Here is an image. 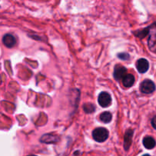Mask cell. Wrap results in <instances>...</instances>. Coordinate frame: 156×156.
Instances as JSON below:
<instances>
[{
    "instance_id": "2e32d148",
    "label": "cell",
    "mask_w": 156,
    "mask_h": 156,
    "mask_svg": "<svg viewBox=\"0 0 156 156\" xmlns=\"http://www.w3.org/2000/svg\"><path fill=\"white\" fill-rule=\"evenodd\" d=\"M28 156H36V155H28Z\"/></svg>"
},
{
    "instance_id": "4fadbf2b",
    "label": "cell",
    "mask_w": 156,
    "mask_h": 156,
    "mask_svg": "<svg viewBox=\"0 0 156 156\" xmlns=\"http://www.w3.org/2000/svg\"><path fill=\"white\" fill-rule=\"evenodd\" d=\"M118 58L123 60H127L129 59V55L126 53H121L118 54Z\"/></svg>"
},
{
    "instance_id": "8992f818",
    "label": "cell",
    "mask_w": 156,
    "mask_h": 156,
    "mask_svg": "<svg viewBox=\"0 0 156 156\" xmlns=\"http://www.w3.org/2000/svg\"><path fill=\"white\" fill-rule=\"evenodd\" d=\"M2 43L8 48H12V47H15V44H16V39L11 34H6L3 37Z\"/></svg>"
},
{
    "instance_id": "52a82bcc",
    "label": "cell",
    "mask_w": 156,
    "mask_h": 156,
    "mask_svg": "<svg viewBox=\"0 0 156 156\" xmlns=\"http://www.w3.org/2000/svg\"><path fill=\"white\" fill-rule=\"evenodd\" d=\"M136 68L137 70L140 73H145L149 70V63L147 59H140L136 62Z\"/></svg>"
},
{
    "instance_id": "ba28073f",
    "label": "cell",
    "mask_w": 156,
    "mask_h": 156,
    "mask_svg": "<svg viewBox=\"0 0 156 156\" xmlns=\"http://www.w3.org/2000/svg\"><path fill=\"white\" fill-rule=\"evenodd\" d=\"M143 146L147 149H152L155 148L156 145V142L155 139L152 138V136H146L143 139Z\"/></svg>"
},
{
    "instance_id": "9c48e42d",
    "label": "cell",
    "mask_w": 156,
    "mask_h": 156,
    "mask_svg": "<svg viewBox=\"0 0 156 156\" xmlns=\"http://www.w3.org/2000/svg\"><path fill=\"white\" fill-rule=\"evenodd\" d=\"M122 82H123V85H124L126 88H129V87L133 86L135 82V78L133 75L131 74H126V76L123 77V79H122Z\"/></svg>"
},
{
    "instance_id": "8fae6325",
    "label": "cell",
    "mask_w": 156,
    "mask_h": 156,
    "mask_svg": "<svg viewBox=\"0 0 156 156\" xmlns=\"http://www.w3.org/2000/svg\"><path fill=\"white\" fill-rule=\"evenodd\" d=\"M100 120L101 121L103 122V123H110V122L111 121V120H112V114L110 112H108V111L102 113L100 115Z\"/></svg>"
},
{
    "instance_id": "7a4b0ae2",
    "label": "cell",
    "mask_w": 156,
    "mask_h": 156,
    "mask_svg": "<svg viewBox=\"0 0 156 156\" xmlns=\"http://www.w3.org/2000/svg\"><path fill=\"white\" fill-rule=\"evenodd\" d=\"M140 90L144 94H151L155 90V85L152 81L146 79L142 82L140 85Z\"/></svg>"
},
{
    "instance_id": "5b68a950",
    "label": "cell",
    "mask_w": 156,
    "mask_h": 156,
    "mask_svg": "<svg viewBox=\"0 0 156 156\" xmlns=\"http://www.w3.org/2000/svg\"><path fill=\"white\" fill-rule=\"evenodd\" d=\"M126 69L124 66L121 65H117L114 68V77L117 80H120V79H123V77L126 75Z\"/></svg>"
},
{
    "instance_id": "277c9868",
    "label": "cell",
    "mask_w": 156,
    "mask_h": 156,
    "mask_svg": "<svg viewBox=\"0 0 156 156\" xmlns=\"http://www.w3.org/2000/svg\"><path fill=\"white\" fill-rule=\"evenodd\" d=\"M98 104L102 107V108H108L111 105L112 99H111V96L108 92H103L101 93L98 96Z\"/></svg>"
},
{
    "instance_id": "7c38bea8",
    "label": "cell",
    "mask_w": 156,
    "mask_h": 156,
    "mask_svg": "<svg viewBox=\"0 0 156 156\" xmlns=\"http://www.w3.org/2000/svg\"><path fill=\"white\" fill-rule=\"evenodd\" d=\"M83 109L85 113H87V114H91V113H93L94 111L95 107H94L92 104L87 103L83 106Z\"/></svg>"
},
{
    "instance_id": "5bb4252c",
    "label": "cell",
    "mask_w": 156,
    "mask_h": 156,
    "mask_svg": "<svg viewBox=\"0 0 156 156\" xmlns=\"http://www.w3.org/2000/svg\"><path fill=\"white\" fill-rule=\"evenodd\" d=\"M151 123H152V127L156 129V116H155V117L152 119V122H151Z\"/></svg>"
},
{
    "instance_id": "9a60e30c",
    "label": "cell",
    "mask_w": 156,
    "mask_h": 156,
    "mask_svg": "<svg viewBox=\"0 0 156 156\" xmlns=\"http://www.w3.org/2000/svg\"><path fill=\"white\" fill-rule=\"evenodd\" d=\"M143 156H150V155H148V154H146V155H143Z\"/></svg>"
},
{
    "instance_id": "30bf717a",
    "label": "cell",
    "mask_w": 156,
    "mask_h": 156,
    "mask_svg": "<svg viewBox=\"0 0 156 156\" xmlns=\"http://www.w3.org/2000/svg\"><path fill=\"white\" fill-rule=\"evenodd\" d=\"M133 134V132L131 129H129V130L126 131V135H125V141H124V148L126 150H128L129 149V146L131 144V140H132Z\"/></svg>"
},
{
    "instance_id": "6da1fadb",
    "label": "cell",
    "mask_w": 156,
    "mask_h": 156,
    "mask_svg": "<svg viewBox=\"0 0 156 156\" xmlns=\"http://www.w3.org/2000/svg\"><path fill=\"white\" fill-rule=\"evenodd\" d=\"M92 136L95 141L98 143H103L109 136V133L108 129L103 127H98L94 129L92 132Z\"/></svg>"
},
{
    "instance_id": "3957f363",
    "label": "cell",
    "mask_w": 156,
    "mask_h": 156,
    "mask_svg": "<svg viewBox=\"0 0 156 156\" xmlns=\"http://www.w3.org/2000/svg\"><path fill=\"white\" fill-rule=\"evenodd\" d=\"M149 47L151 50L156 51V25L149 27Z\"/></svg>"
}]
</instances>
